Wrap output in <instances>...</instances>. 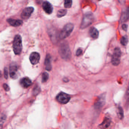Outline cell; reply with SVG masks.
I'll list each match as a JSON object with an SVG mask.
<instances>
[{
  "label": "cell",
  "mask_w": 129,
  "mask_h": 129,
  "mask_svg": "<svg viewBox=\"0 0 129 129\" xmlns=\"http://www.w3.org/2000/svg\"><path fill=\"white\" fill-rule=\"evenodd\" d=\"M59 54L62 59L65 60L70 59L71 56V51L67 43L64 42L61 44L59 47Z\"/></svg>",
  "instance_id": "6da1fadb"
},
{
  "label": "cell",
  "mask_w": 129,
  "mask_h": 129,
  "mask_svg": "<svg viewBox=\"0 0 129 129\" xmlns=\"http://www.w3.org/2000/svg\"><path fill=\"white\" fill-rule=\"evenodd\" d=\"M13 51L16 55L21 54L22 50V42L21 36L16 35L14 37L13 43Z\"/></svg>",
  "instance_id": "7a4b0ae2"
},
{
  "label": "cell",
  "mask_w": 129,
  "mask_h": 129,
  "mask_svg": "<svg viewBox=\"0 0 129 129\" xmlns=\"http://www.w3.org/2000/svg\"><path fill=\"white\" fill-rule=\"evenodd\" d=\"M74 26L72 23H68L64 27L60 32L59 37L61 39H64L70 35L73 31Z\"/></svg>",
  "instance_id": "3957f363"
},
{
  "label": "cell",
  "mask_w": 129,
  "mask_h": 129,
  "mask_svg": "<svg viewBox=\"0 0 129 129\" xmlns=\"http://www.w3.org/2000/svg\"><path fill=\"white\" fill-rule=\"evenodd\" d=\"M94 21V16L91 13L86 14L83 17L81 25V28L82 29H84L88 27L92 24Z\"/></svg>",
  "instance_id": "277c9868"
},
{
  "label": "cell",
  "mask_w": 129,
  "mask_h": 129,
  "mask_svg": "<svg viewBox=\"0 0 129 129\" xmlns=\"http://www.w3.org/2000/svg\"><path fill=\"white\" fill-rule=\"evenodd\" d=\"M121 54V53L120 48H115L112 58V63L113 65L117 66L120 63Z\"/></svg>",
  "instance_id": "5b68a950"
},
{
  "label": "cell",
  "mask_w": 129,
  "mask_h": 129,
  "mask_svg": "<svg viewBox=\"0 0 129 129\" xmlns=\"http://www.w3.org/2000/svg\"><path fill=\"white\" fill-rule=\"evenodd\" d=\"M106 96L105 94H103L98 98L95 103L94 107L96 110H100L103 107L105 103Z\"/></svg>",
  "instance_id": "8992f818"
},
{
  "label": "cell",
  "mask_w": 129,
  "mask_h": 129,
  "mask_svg": "<svg viewBox=\"0 0 129 129\" xmlns=\"http://www.w3.org/2000/svg\"><path fill=\"white\" fill-rule=\"evenodd\" d=\"M56 100L58 102L62 104L67 103L70 99V97L69 95L64 93H61L56 96Z\"/></svg>",
  "instance_id": "52a82bcc"
},
{
  "label": "cell",
  "mask_w": 129,
  "mask_h": 129,
  "mask_svg": "<svg viewBox=\"0 0 129 129\" xmlns=\"http://www.w3.org/2000/svg\"><path fill=\"white\" fill-rule=\"evenodd\" d=\"M34 11L33 8L29 7L25 8L23 9L21 14V17L23 19H28Z\"/></svg>",
  "instance_id": "ba28073f"
},
{
  "label": "cell",
  "mask_w": 129,
  "mask_h": 129,
  "mask_svg": "<svg viewBox=\"0 0 129 129\" xmlns=\"http://www.w3.org/2000/svg\"><path fill=\"white\" fill-rule=\"evenodd\" d=\"M40 58V55L37 52H33L30 54L29 59L32 64L36 65L38 63Z\"/></svg>",
  "instance_id": "9c48e42d"
},
{
  "label": "cell",
  "mask_w": 129,
  "mask_h": 129,
  "mask_svg": "<svg viewBox=\"0 0 129 129\" xmlns=\"http://www.w3.org/2000/svg\"><path fill=\"white\" fill-rule=\"evenodd\" d=\"M18 68L16 65L14 63L11 64L9 67V74L13 79H16L17 77Z\"/></svg>",
  "instance_id": "30bf717a"
},
{
  "label": "cell",
  "mask_w": 129,
  "mask_h": 129,
  "mask_svg": "<svg viewBox=\"0 0 129 129\" xmlns=\"http://www.w3.org/2000/svg\"><path fill=\"white\" fill-rule=\"evenodd\" d=\"M42 8L44 10L47 14H51L52 13L53 8L49 2H44L42 4Z\"/></svg>",
  "instance_id": "8fae6325"
},
{
  "label": "cell",
  "mask_w": 129,
  "mask_h": 129,
  "mask_svg": "<svg viewBox=\"0 0 129 129\" xmlns=\"http://www.w3.org/2000/svg\"><path fill=\"white\" fill-rule=\"evenodd\" d=\"M20 84L24 88L28 87L32 84L31 80L28 77H24L21 79Z\"/></svg>",
  "instance_id": "7c38bea8"
},
{
  "label": "cell",
  "mask_w": 129,
  "mask_h": 129,
  "mask_svg": "<svg viewBox=\"0 0 129 129\" xmlns=\"http://www.w3.org/2000/svg\"><path fill=\"white\" fill-rule=\"evenodd\" d=\"M7 22L11 26L17 27H19L23 24V21L20 20L13 19H9L7 20Z\"/></svg>",
  "instance_id": "4fadbf2b"
},
{
  "label": "cell",
  "mask_w": 129,
  "mask_h": 129,
  "mask_svg": "<svg viewBox=\"0 0 129 129\" xmlns=\"http://www.w3.org/2000/svg\"><path fill=\"white\" fill-rule=\"evenodd\" d=\"M111 123L110 119L108 117H105L103 122L100 125V127L101 129H106L110 126Z\"/></svg>",
  "instance_id": "5bb4252c"
},
{
  "label": "cell",
  "mask_w": 129,
  "mask_h": 129,
  "mask_svg": "<svg viewBox=\"0 0 129 129\" xmlns=\"http://www.w3.org/2000/svg\"><path fill=\"white\" fill-rule=\"evenodd\" d=\"M89 33L91 37L94 39H96L98 37L99 33L97 29L95 27H91L89 30Z\"/></svg>",
  "instance_id": "9a60e30c"
},
{
  "label": "cell",
  "mask_w": 129,
  "mask_h": 129,
  "mask_svg": "<svg viewBox=\"0 0 129 129\" xmlns=\"http://www.w3.org/2000/svg\"><path fill=\"white\" fill-rule=\"evenodd\" d=\"M51 58L49 55H47L45 59V64L46 69L47 70L51 71Z\"/></svg>",
  "instance_id": "2e32d148"
},
{
  "label": "cell",
  "mask_w": 129,
  "mask_h": 129,
  "mask_svg": "<svg viewBox=\"0 0 129 129\" xmlns=\"http://www.w3.org/2000/svg\"><path fill=\"white\" fill-rule=\"evenodd\" d=\"M117 114L119 118L122 119L124 117V111L122 107H118L117 111Z\"/></svg>",
  "instance_id": "e0dca14e"
},
{
  "label": "cell",
  "mask_w": 129,
  "mask_h": 129,
  "mask_svg": "<svg viewBox=\"0 0 129 129\" xmlns=\"http://www.w3.org/2000/svg\"><path fill=\"white\" fill-rule=\"evenodd\" d=\"M66 9H61L58 11L57 13V16L58 18H61V17H63L64 16L66 15L67 13Z\"/></svg>",
  "instance_id": "ac0fdd59"
},
{
  "label": "cell",
  "mask_w": 129,
  "mask_h": 129,
  "mask_svg": "<svg viewBox=\"0 0 129 129\" xmlns=\"http://www.w3.org/2000/svg\"><path fill=\"white\" fill-rule=\"evenodd\" d=\"M72 0H64V6L66 9L70 8L72 5Z\"/></svg>",
  "instance_id": "d6986e66"
},
{
  "label": "cell",
  "mask_w": 129,
  "mask_h": 129,
  "mask_svg": "<svg viewBox=\"0 0 129 129\" xmlns=\"http://www.w3.org/2000/svg\"><path fill=\"white\" fill-rule=\"evenodd\" d=\"M120 43L123 45L126 46L128 43V38L127 36H123L120 40Z\"/></svg>",
  "instance_id": "ffe728a7"
},
{
  "label": "cell",
  "mask_w": 129,
  "mask_h": 129,
  "mask_svg": "<svg viewBox=\"0 0 129 129\" xmlns=\"http://www.w3.org/2000/svg\"><path fill=\"white\" fill-rule=\"evenodd\" d=\"M49 76L47 72H44L42 74V82H45L48 80L49 79Z\"/></svg>",
  "instance_id": "44dd1931"
},
{
  "label": "cell",
  "mask_w": 129,
  "mask_h": 129,
  "mask_svg": "<svg viewBox=\"0 0 129 129\" xmlns=\"http://www.w3.org/2000/svg\"><path fill=\"white\" fill-rule=\"evenodd\" d=\"M4 75L6 79H7L8 77V71L7 68H5L4 70Z\"/></svg>",
  "instance_id": "7402d4cb"
},
{
  "label": "cell",
  "mask_w": 129,
  "mask_h": 129,
  "mask_svg": "<svg viewBox=\"0 0 129 129\" xmlns=\"http://www.w3.org/2000/svg\"><path fill=\"white\" fill-rule=\"evenodd\" d=\"M39 92V88L38 86H36L33 89V93L35 94H37Z\"/></svg>",
  "instance_id": "603a6c76"
},
{
  "label": "cell",
  "mask_w": 129,
  "mask_h": 129,
  "mask_svg": "<svg viewBox=\"0 0 129 129\" xmlns=\"http://www.w3.org/2000/svg\"><path fill=\"white\" fill-rule=\"evenodd\" d=\"M3 87L6 91H9V86L7 84H4L3 85Z\"/></svg>",
  "instance_id": "cb8c5ba5"
},
{
  "label": "cell",
  "mask_w": 129,
  "mask_h": 129,
  "mask_svg": "<svg viewBox=\"0 0 129 129\" xmlns=\"http://www.w3.org/2000/svg\"><path fill=\"white\" fill-rule=\"evenodd\" d=\"M82 50L81 49H78L76 51V55L77 56H79L81 55V54L82 53Z\"/></svg>",
  "instance_id": "d4e9b609"
},
{
  "label": "cell",
  "mask_w": 129,
  "mask_h": 129,
  "mask_svg": "<svg viewBox=\"0 0 129 129\" xmlns=\"http://www.w3.org/2000/svg\"><path fill=\"white\" fill-rule=\"evenodd\" d=\"M4 120H5V119H4V117L0 119V129H1V128H2V125L4 124Z\"/></svg>",
  "instance_id": "484cf974"
},
{
  "label": "cell",
  "mask_w": 129,
  "mask_h": 129,
  "mask_svg": "<svg viewBox=\"0 0 129 129\" xmlns=\"http://www.w3.org/2000/svg\"><path fill=\"white\" fill-rule=\"evenodd\" d=\"M122 29L124 30V31H126L127 30L128 26L127 25H126V24H124L122 26Z\"/></svg>",
  "instance_id": "4316f807"
},
{
  "label": "cell",
  "mask_w": 129,
  "mask_h": 129,
  "mask_svg": "<svg viewBox=\"0 0 129 129\" xmlns=\"http://www.w3.org/2000/svg\"></svg>",
  "instance_id": "83f0119b"
}]
</instances>
